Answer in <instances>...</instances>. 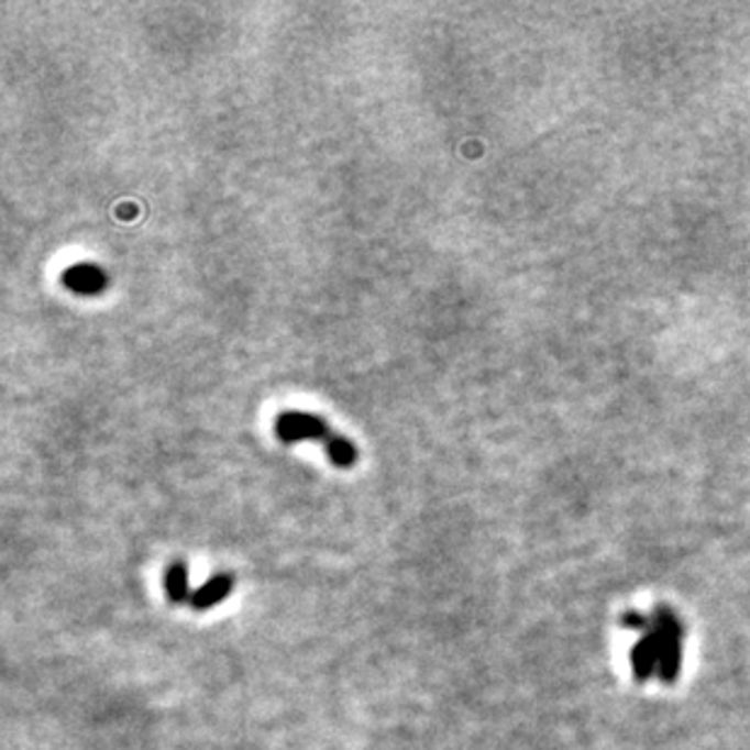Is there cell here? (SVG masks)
Instances as JSON below:
<instances>
[{
  "label": "cell",
  "instance_id": "3",
  "mask_svg": "<svg viewBox=\"0 0 750 750\" xmlns=\"http://www.w3.org/2000/svg\"><path fill=\"white\" fill-rule=\"evenodd\" d=\"M62 283L66 289H71L74 295L96 297V295H100V291H104L110 279H108V273H104V269L98 265L76 263V265L64 269Z\"/></svg>",
  "mask_w": 750,
  "mask_h": 750
},
{
  "label": "cell",
  "instance_id": "4",
  "mask_svg": "<svg viewBox=\"0 0 750 750\" xmlns=\"http://www.w3.org/2000/svg\"><path fill=\"white\" fill-rule=\"evenodd\" d=\"M233 585H236V578H233L231 573H217V576L209 578L202 588H197L192 593L190 597L192 609H209L219 605L233 591Z\"/></svg>",
  "mask_w": 750,
  "mask_h": 750
},
{
  "label": "cell",
  "instance_id": "5",
  "mask_svg": "<svg viewBox=\"0 0 750 750\" xmlns=\"http://www.w3.org/2000/svg\"><path fill=\"white\" fill-rule=\"evenodd\" d=\"M166 593L170 597V603H185L190 600V585H187V566L183 561H175V564L166 573Z\"/></svg>",
  "mask_w": 750,
  "mask_h": 750
},
{
  "label": "cell",
  "instance_id": "1",
  "mask_svg": "<svg viewBox=\"0 0 750 750\" xmlns=\"http://www.w3.org/2000/svg\"><path fill=\"white\" fill-rule=\"evenodd\" d=\"M622 622L639 631L637 647L631 649V671L639 683H647L651 675L673 683L683 671V625L673 609L655 607L653 615L627 613Z\"/></svg>",
  "mask_w": 750,
  "mask_h": 750
},
{
  "label": "cell",
  "instance_id": "2",
  "mask_svg": "<svg viewBox=\"0 0 750 750\" xmlns=\"http://www.w3.org/2000/svg\"><path fill=\"white\" fill-rule=\"evenodd\" d=\"M277 438L291 444L301 440H316L323 444L326 456L340 468H350L357 462V448L353 440H348L331 430L321 416L301 413V411H285L275 420Z\"/></svg>",
  "mask_w": 750,
  "mask_h": 750
}]
</instances>
